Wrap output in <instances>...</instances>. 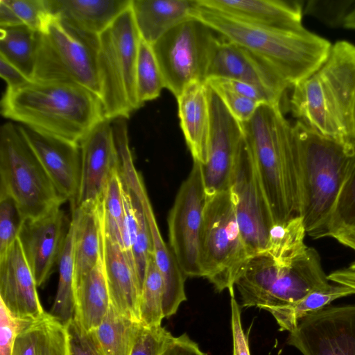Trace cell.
I'll return each instance as SVG.
<instances>
[{"mask_svg":"<svg viewBox=\"0 0 355 355\" xmlns=\"http://www.w3.org/2000/svg\"><path fill=\"white\" fill-rule=\"evenodd\" d=\"M252 153L275 225L298 216L300 173L297 144L281 105L261 103L241 123Z\"/></svg>","mask_w":355,"mask_h":355,"instance_id":"cell-3","label":"cell"},{"mask_svg":"<svg viewBox=\"0 0 355 355\" xmlns=\"http://www.w3.org/2000/svg\"><path fill=\"white\" fill-rule=\"evenodd\" d=\"M292 88L290 108L297 121L355 146V45L332 44L320 67Z\"/></svg>","mask_w":355,"mask_h":355,"instance_id":"cell-1","label":"cell"},{"mask_svg":"<svg viewBox=\"0 0 355 355\" xmlns=\"http://www.w3.org/2000/svg\"><path fill=\"white\" fill-rule=\"evenodd\" d=\"M12 355H69L66 325L47 312L20 320Z\"/></svg>","mask_w":355,"mask_h":355,"instance_id":"cell-28","label":"cell"},{"mask_svg":"<svg viewBox=\"0 0 355 355\" xmlns=\"http://www.w3.org/2000/svg\"><path fill=\"white\" fill-rule=\"evenodd\" d=\"M98 46V37L51 14L37 33L33 80L73 84L100 97Z\"/></svg>","mask_w":355,"mask_h":355,"instance_id":"cell-8","label":"cell"},{"mask_svg":"<svg viewBox=\"0 0 355 355\" xmlns=\"http://www.w3.org/2000/svg\"><path fill=\"white\" fill-rule=\"evenodd\" d=\"M329 281L349 287L355 291V269L349 268L337 270L327 275Z\"/></svg>","mask_w":355,"mask_h":355,"instance_id":"cell-51","label":"cell"},{"mask_svg":"<svg viewBox=\"0 0 355 355\" xmlns=\"http://www.w3.org/2000/svg\"><path fill=\"white\" fill-rule=\"evenodd\" d=\"M38 32L26 25L0 27V56L33 80Z\"/></svg>","mask_w":355,"mask_h":355,"instance_id":"cell-32","label":"cell"},{"mask_svg":"<svg viewBox=\"0 0 355 355\" xmlns=\"http://www.w3.org/2000/svg\"><path fill=\"white\" fill-rule=\"evenodd\" d=\"M66 328L69 355H103L92 334L84 329L74 318L66 324Z\"/></svg>","mask_w":355,"mask_h":355,"instance_id":"cell-45","label":"cell"},{"mask_svg":"<svg viewBox=\"0 0 355 355\" xmlns=\"http://www.w3.org/2000/svg\"><path fill=\"white\" fill-rule=\"evenodd\" d=\"M58 264V285L49 313L66 325L73 318L75 311L74 230L71 221Z\"/></svg>","mask_w":355,"mask_h":355,"instance_id":"cell-33","label":"cell"},{"mask_svg":"<svg viewBox=\"0 0 355 355\" xmlns=\"http://www.w3.org/2000/svg\"><path fill=\"white\" fill-rule=\"evenodd\" d=\"M207 84L220 98L232 115L241 123L248 121L261 104L217 85Z\"/></svg>","mask_w":355,"mask_h":355,"instance_id":"cell-44","label":"cell"},{"mask_svg":"<svg viewBox=\"0 0 355 355\" xmlns=\"http://www.w3.org/2000/svg\"><path fill=\"white\" fill-rule=\"evenodd\" d=\"M1 114L24 126L79 144L105 118L99 96L79 85L31 80L6 90Z\"/></svg>","mask_w":355,"mask_h":355,"instance_id":"cell-2","label":"cell"},{"mask_svg":"<svg viewBox=\"0 0 355 355\" xmlns=\"http://www.w3.org/2000/svg\"><path fill=\"white\" fill-rule=\"evenodd\" d=\"M331 285L313 248L292 261H279L266 250L252 254L234 284L243 306L265 310L293 304Z\"/></svg>","mask_w":355,"mask_h":355,"instance_id":"cell-6","label":"cell"},{"mask_svg":"<svg viewBox=\"0 0 355 355\" xmlns=\"http://www.w3.org/2000/svg\"><path fill=\"white\" fill-rule=\"evenodd\" d=\"M163 297V279L152 254L148 261L140 297L139 318L142 325H161L164 318Z\"/></svg>","mask_w":355,"mask_h":355,"instance_id":"cell-35","label":"cell"},{"mask_svg":"<svg viewBox=\"0 0 355 355\" xmlns=\"http://www.w3.org/2000/svg\"><path fill=\"white\" fill-rule=\"evenodd\" d=\"M173 336L160 326L141 325L130 355H162Z\"/></svg>","mask_w":355,"mask_h":355,"instance_id":"cell-43","label":"cell"},{"mask_svg":"<svg viewBox=\"0 0 355 355\" xmlns=\"http://www.w3.org/2000/svg\"><path fill=\"white\" fill-rule=\"evenodd\" d=\"M37 284L17 239L0 260V300L20 320L38 318L44 311Z\"/></svg>","mask_w":355,"mask_h":355,"instance_id":"cell-20","label":"cell"},{"mask_svg":"<svg viewBox=\"0 0 355 355\" xmlns=\"http://www.w3.org/2000/svg\"><path fill=\"white\" fill-rule=\"evenodd\" d=\"M79 144L81 152L80 180L72 208L101 199L110 178L119 168L112 121L105 119L99 122Z\"/></svg>","mask_w":355,"mask_h":355,"instance_id":"cell-18","label":"cell"},{"mask_svg":"<svg viewBox=\"0 0 355 355\" xmlns=\"http://www.w3.org/2000/svg\"><path fill=\"white\" fill-rule=\"evenodd\" d=\"M197 0H131L140 37L150 45L180 23L193 17Z\"/></svg>","mask_w":355,"mask_h":355,"instance_id":"cell-26","label":"cell"},{"mask_svg":"<svg viewBox=\"0 0 355 355\" xmlns=\"http://www.w3.org/2000/svg\"><path fill=\"white\" fill-rule=\"evenodd\" d=\"M125 185L131 195L137 220V230L132 247V257L135 270L142 289L148 261L153 254L152 239L146 216L139 194L135 190L128 187L126 184Z\"/></svg>","mask_w":355,"mask_h":355,"instance_id":"cell-38","label":"cell"},{"mask_svg":"<svg viewBox=\"0 0 355 355\" xmlns=\"http://www.w3.org/2000/svg\"><path fill=\"white\" fill-rule=\"evenodd\" d=\"M241 233L250 256L267 248L275 225L272 214L248 142L241 143L230 188Z\"/></svg>","mask_w":355,"mask_h":355,"instance_id":"cell-13","label":"cell"},{"mask_svg":"<svg viewBox=\"0 0 355 355\" xmlns=\"http://www.w3.org/2000/svg\"><path fill=\"white\" fill-rule=\"evenodd\" d=\"M23 221L15 202L9 198H0V260L17 239Z\"/></svg>","mask_w":355,"mask_h":355,"instance_id":"cell-41","label":"cell"},{"mask_svg":"<svg viewBox=\"0 0 355 355\" xmlns=\"http://www.w3.org/2000/svg\"><path fill=\"white\" fill-rule=\"evenodd\" d=\"M331 236L355 251V226L341 227L334 232ZM350 268L355 269V263Z\"/></svg>","mask_w":355,"mask_h":355,"instance_id":"cell-52","label":"cell"},{"mask_svg":"<svg viewBox=\"0 0 355 355\" xmlns=\"http://www.w3.org/2000/svg\"><path fill=\"white\" fill-rule=\"evenodd\" d=\"M102 206L105 234L121 246L125 211L123 184L118 171L112 174L107 182L102 198Z\"/></svg>","mask_w":355,"mask_h":355,"instance_id":"cell-37","label":"cell"},{"mask_svg":"<svg viewBox=\"0 0 355 355\" xmlns=\"http://www.w3.org/2000/svg\"><path fill=\"white\" fill-rule=\"evenodd\" d=\"M354 4V0L309 1L304 6V14L311 15L328 26L343 27L345 18Z\"/></svg>","mask_w":355,"mask_h":355,"instance_id":"cell-40","label":"cell"},{"mask_svg":"<svg viewBox=\"0 0 355 355\" xmlns=\"http://www.w3.org/2000/svg\"><path fill=\"white\" fill-rule=\"evenodd\" d=\"M306 233L302 218L295 216L273 226L266 250L280 261H293L304 254L309 248L304 243Z\"/></svg>","mask_w":355,"mask_h":355,"instance_id":"cell-34","label":"cell"},{"mask_svg":"<svg viewBox=\"0 0 355 355\" xmlns=\"http://www.w3.org/2000/svg\"><path fill=\"white\" fill-rule=\"evenodd\" d=\"M75 288L103 257L104 224L102 198L73 208Z\"/></svg>","mask_w":355,"mask_h":355,"instance_id":"cell-24","label":"cell"},{"mask_svg":"<svg viewBox=\"0 0 355 355\" xmlns=\"http://www.w3.org/2000/svg\"><path fill=\"white\" fill-rule=\"evenodd\" d=\"M344 27L355 29V4L345 18Z\"/></svg>","mask_w":355,"mask_h":355,"instance_id":"cell-53","label":"cell"},{"mask_svg":"<svg viewBox=\"0 0 355 355\" xmlns=\"http://www.w3.org/2000/svg\"><path fill=\"white\" fill-rule=\"evenodd\" d=\"M70 223L60 207L22 222L18 240L37 286L46 282L59 262Z\"/></svg>","mask_w":355,"mask_h":355,"instance_id":"cell-17","label":"cell"},{"mask_svg":"<svg viewBox=\"0 0 355 355\" xmlns=\"http://www.w3.org/2000/svg\"><path fill=\"white\" fill-rule=\"evenodd\" d=\"M193 17L269 63L291 87L320 67L332 45L304 26L293 29L259 26L204 8L198 2Z\"/></svg>","mask_w":355,"mask_h":355,"instance_id":"cell-4","label":"cell"},{"mask_svg":"<svg viewBox=\"0 0 355 355\" xmlns=\"http://www.w3.org/2000/svg\"><path fill=\"white\" fill-rule=\"evenodd\" d=\"M162 355H206L187 334L173 337Z\"/></svg>","mask_w":355,"mask_h":355,"instance_id":"cell-49","label":"cell"},{"mask_svg":"<svg viewBox=\"0 0 355 355\" xmlns=\"http://www.w3.org/2000/svg\"><path fill=\"white\" fill-rule=\"evenodd\" d=\"M20 320L0 300V355H12L19 334Z\"/></svg>","mask_w":355,"mask_h":355,"instance_id":"cell-46","label":"cell"},{"mask_svg":"<svg viewBox=\"0 0 355 355\" xmlns=\"http://www.w3.org/2000/svg\"><path fill=\"white\" fill-rule=\"evenodd\" d=\"M354 294L355 291L349 287L331 284L327 288L314 291L293 304L266 311L274 317L280 331L291 332L308 314L329 305L338 298Z\"/></svg>","mask_w":355,"mask_h":355,"instance_id":"cell-31","label":"cell"},{"mask_svg":"<svg viewBox=\"0 0 355 355\" xmlns=\"http://www.w3.org/2000/svg\"><path fill=\"white\" fill-rule=\"evenodd\" d=\"M141 37L131 7L99 36L98 68L105 116L128 119L141 107L137 95L136 66Z\"/></svg>","mask_w":355,"mask_h":355,"instance_id":"cell-9","label":"cell"},{"mask_svg":"<svg viewBox=\"0 0 355 355\" xmlns=\"http://www.w3.org/2000/svg\"><path fill=\"white\" fill-rule=\"evenodd\" d=\"M355 226V160L342 186L322 237L331 236L337 230Z\"/></svg>","mask_w":355,"mask_h":355,"instance_id":"cell-39","label":"cell"},{"mask_svg":"<svg viewBox=\"0 0 355 355\" xmlns=\"http://www.w3.org/2000/svg\"><path fill=\"white\" fill-rule=\"evenodd\" d=\"M199 19L180 23L152 45L164 87L176 98L195 81H206L218 36Z\"/></svg>","mask_w":355,"mask_h":355,"instance_id":"cell-11","label":"cell"},{"mask_svg":"<svg viewBox=\"0 0 355 355\" xmlns=\"http://www.w3.org/2000/svg\"><path fill=\"white\" fill-rule=\"evenodd\" d=\"M146 216L153 243V254L164 283L163 311L164 318L174 315L180 304L187 300L184 290L186 276L170 247L159 232L146 191L139 194Z\"/></svg>","mask_w":355,"mask_h":355,"instance_id":"cell-27","label":"cell"},{"mask_svg":"<svg viewBox=\"0 0 355 355\" xmlns=\"http://www.w3.org/2000/svg\"><path fill=\"white\" fill-rule=\"evenodd\" d=\"M238 223L231 189L207 195L200 239L202 277L234 295L235 282L250 257Z\"/></svg>","mask_w":355,"mask_h":355,"instance_id":"cell-10","label":"cell"},{"mask_svg":"<svg viewBox=\"0 0 355 355\" xmlns=\"http://www.w3.org/2000/svg\"><path fill=\"white\" fill-rule=\"evenodd\" d=\"M206 201L202 164L193 160L168 217L169 247L187 277H202L200 239Z\"/></svg>","mask_w":355,"mask_h":355,"instance_id":"cell-12","label":"cell"},{"mask_svg":"<svg viewBox=\"0 0 355 355\" xmlns=\"http://www.w3.org/2000/svg\"><path fill=\"white\" fill-rule=\"evenodd\" d=\"M286 343L302 355H355V304L327 305L308 314Z\"/></svg>","mask_w":355,"mask_h":355,"instance_id":"cell-14","label":"cell"},{"mask_svg":"<svg viewBox=\"0 0 355 355\" xmlns=\"http://www.w3.org/2000/svg\"><path fill=\"white\" fill-rule=\"evenodd\" d=\"M204 8L244 21L271 28L302 26L304 3L284 0H198Z\"/></svg>","mask_w":355,"mask_h":355,"instance_id":"cell-21","label":"cell"},{"mask_svg":"<svg viewBox=\"0 0 355 355\" xmlns=\"http://www.w3.org/2000/svg\"><path fill=\"white\" fill-rule=\"evenodd\" d=\"M231 312L233 355H250L248 338L242 327L241 306L234 296L231 297Z\"/></svg>","mask_w":355,"mask_h":355,"instance_id":"cell-48","label":"cell"},{"mask_svg":"<svg viewBox=\"0 0 355 355\" xmlns=\"http://www.w3.org/2000/svg\"><path fill=\"white\" fill-rule=\"evenodd\" d=\"M0 75L7 83V89L20 87L31 80L1 56H0Z\"/></svg>","mask_w":355,"mask_h":355,"instance_id":"cell-50","label":"cell"},{"mask_svg":"<svg viewBox=\"0 0 355 355\" xmlns=\"http://www.w3.org/2000/svg\"><path fill=\"white\" fill-rule=\"evenodd\" d=\"M21 25L41 32L50 17L45 0H6Z\"/></svg>","mask_w":355,"mask_h":355,"instance_id":"cell-42","label":"cell"},{"mask_svg":"<svg viewBox=\"0 0 355 355\" xmlns=\"http://www.w3.org/2000/svg\"><path fill=\"white\" fill-rule=\"evenodd\" d=\"M165 88L152 45L141 38L136 66V89L140 106L156 99Z\"/></svg>","mask_w":355,"mask_h":355,"instance_id":"cell-36","label":"cell"},{"mask_svg":"<svg viewBox=\"0 0 355 355\" xmlns=\"http://www.w3.org/2000/svg\"><path fill=\"white\" fill-rule=\"evenodd\" d=\"M300 205L306 233L322 238L337 198L355 160V146L324 137L297 121Z\"/></svg>","mask_w":355,"mask_h":355,"instance_id":"cell-5","label":"cell"},{"mask_svg":"<svg viewBox=\"0 0 355 355\" xmlns=\"http://www.w3.org/2000/svg\"><path fill=\"white\" fill-rule=\"evenodd\" d=\"M205 82L208 84L217 85L261 103L277 104L262 89L248 83L233 79L217 78H209Z\"/></svg>","mask_w":355,"mask_h":355,"instance_id":"cell-47","label":"cell"},{"mask_svg":"<svg viewBox=\"0 0 355 355\" xmlns=\"http://www.w3.org/2000/svg\"><path fill=\"white\" fill-rule=\"evenodd\" d=\"M12 199L23 218L40 217L67 200L59 193L28 141L21 125L0 128V198Z\"/></svg>","mask_w":355,"mask_h":355,"instance_id":"cell-7","label":"cell"},{"mask_svg":"<svg viewBox=\"0 0 355 355\" xmlns=\"http://www.w3.org/2000/svg\"><path fill=\"white\" fill-rule=\"evenodd\" d=\"M141 324L111 304L101 324L90 332L103 355H130Z\"/></svg>","mask_w":355,"mask_h":355,"instance_id":"cell-30","label":"cell"},{"mask_svg":"<svg viewBox=\"0 0 355 355\" xmlns=\"http://www.w3.org/2000/svg\"><path fill=\"white\" fill-rule=\"evenodd\" d=\"M103 265L111 304L123 315L140 322L141 287L136 270L121 246L105 234Z\"/></svg>","mask_w":355,"mask_h":355,"instance_id":"cell-23","label":"cell"},{"mask_svg":"<svg viewBox=\"0 0 355 355\" xmlns=\"http://www.w3.org/2000/svg\"><path fill=\"white\" fill-rule=\"evenodd\" d=\"M31 148L59 193L72 203L80 180V144L21 125Z\"/></svg>","mask_w":355,"mask_h":355,"instance_id":"cell-19","label":"cell"},{"mask_svg":"<svg viewBox=\"0 0 355 355\" xmlns=\"http://www.w3.org/2000/svg\"><path fill=\"white\" fill-rule=\"evenodd\" d=\"M110 305L103 257L75 288L74 320L86 331L95 329Z\"/></svg>","mask_w":355,"mask_h":355,"instance_id":"cell-29","label":"cell"},{"mask_svg":"<svg viewBox=\"0 0 355 355\" xmlns=\"http://www.w3.org/2000/svg\"><path fill=\"white\" fill-rule=\"evenodd\" d=\"M210 88V87H209ZM211 125L207 162L202 164L207 196L230 189L244 137L242 124L210 88Z\"/></svg>","mask_w":355,"mask_h":355,"instance_id":"cell-15","label":"cell"},{"mask_svg":"<svg viewBox=\"0 0 355 355\" xmlns=\"http://www.w3.org/2000/svg\"><path fill=\"white\" fill-rule=\"evenodd\" d=\"M49 12L76 29L98 37L131 0H45Z\"/></svg>","mask_w":355,"mask_h":355,"instance_id":"cell-25","label":"cell"},{"mask_svg":"<svg viewBox=\"0 0 355 355\" xmlns=\"http://www.w3.org/2000/svg\"><path fill=\"white\" fill-rule=\"evenodd\" d=\"M213 78L237 80L254 85L279 105L286 91L291 87L269 63L220 35L208 67L206 80Z\"/></svg>","mask_w":355,"mask_h":355,"instance_id":"cell-16","label":"cell"},{"mask_svg":"<svg viewBox=\"0 0 355 355\" xmlns=\"http://www.w3.org/2000/svg\"><path fill=\"white\" fill-rule=\"evenodd\" d=\"M210 88L205 81H195L176 98L183 135L193 160L205 164L210 138Z\"/></svg>","mask_w":355,"mask_h":355,"instance_id":"cell-22","label":"cell"}]
</instances>
